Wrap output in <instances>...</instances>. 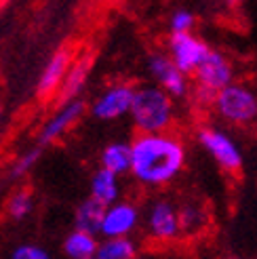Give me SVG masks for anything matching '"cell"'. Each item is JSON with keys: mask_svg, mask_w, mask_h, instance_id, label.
<instances>
[{"mask_svg": "<svg viewBox=\"0 0 257 259\" xmlns=\"http://www.w3.org/2000/svg\"><path fill=\"white\" fill-rule=\"evenodd\" d=\"M131 175L146 188H164L184 173L188 152L184 141L171 133L137 135L131 141Z\"/></svg>", "mask_w": 257, "mask_h": 259, "instance_id": "6da1fadb", "label": "cell"}, {"mask_svg": "<svg viewBox=\"0 0 257 259\" xmlns=\"http://www.w3.org/2000/svg\"><path fill=\"white\" fill-rule=\"evenodd\" d=\"M175 99L164 93L156 84H139L135 87V97L131 106V122L139 135L169 133L175 124Z\"/></svg>", "mask_w": 257, "mask_h": 259, "instance_id": "7a4b0ae2", "label": "cell"}, {"mask_svg": "<svg viewBox=\"0 0 257 259\" xmlns=\"http://www.w3.org/2000/svg\"><path fill=\"white\" fill-rule=\"evenodd\" d=\"M213 110L220 118L234 126H249L257 122V93L242 82H232L215 97Z\"/></svg>", "mask_w": 257, "mask_h": 259, "instance_id": "3957f363", "label": "cell"}, {"mask_svg": "<svg viewBox=\"0 0 257 259\" xmlns=\"http://www.w3.org/2000/svg\"><path fill=\"white\" fill-rule=\"evenodd\" d=\"M196 141L222 171H226L230 175H238L242 171L245 156H242L240 146L228 131H224L220 126L202 124L196 131Z\"/></svg>", "mask_w": 257, "mask_h": 259, "instance_id": "277c9868", "label": "cell"}, {"mask_svg": "<svg viewBox=\"0 0 257 259\" xmlns=\"http://www.w3.org/2000/svg\"><path fill=\"white\" fill-rule=\"evenodd\" d=\"M146 70L152 78V84L160 87L173 99H186L192 93L190 76H186L175 66L166 51H152L146 59Z\"/></svg>", "mask_w": 257, "mask_h": 259, "instance_id": "5b68a950", "label": "cell"}, {"mask_svg": "<svg viewBox=\"0 0 257 259\" xmlns=\"http://www.w3.org/2000/svg\"><path fill=\"white\" fill-rule=\"evenodd\" d=\"M133 97H135V87L131 82L116 80V82L108 84L93 99V103L89 106V114L99 122L118 120V118H122V116L131 114Z\"/></svg>", "mask_w": 257, "mask_h": 259, "instance_id": "8992f818", "label": "cell"}, {"mask_svg": "<svg viewBox=\"0 0 257 259\" xmlns=\"http://www.w3.org/2000/svg\"><path fill=\"white\" fill-rule=\"evenodd\" d=\"M146 234L154 242H173L182 236L177 204L169 198H154L144 213Z\"/></svg>", "mask_w": 257, "mask_h": 259, "instance_id": "52a82bcc", "label": "cell"}, {"mask_svg": "<svg viewBox=\"0 0 257 259\" xmlns=\"http://www.w3.org/2000/svg\"><path fill=\"white\" fill-rule=\"evenodd\" d=\"M209 42H204L200 36L194 32L190 34H171L166 40V53H169L171 61L182 70L186 76H194L198 66L209 55Z\"/></svg>", "mask_w": 257, "mask_h": 259, "instance_id": "ba28073f", "label": "cell"}, {"mask_svg": "<svg viewBox=\"0 0 257 259\" xmlns=\"http://www.w3.org/2000/svg\"><path fill=\"white\" fill-rule=\"evenodd\" d=\"M192 78H194V87L207 89L217 95L222 89L234 82V63L226 57V53L211 49Z\"/></svg>", "mask_w": 257, "mask_h": 259, "instance_id": "9c48e42d", "label": "cell"}, {"mask_svg": "<svg viewBox=\"0 0 257 259\" xmlns=\"http://www.w3.org/2000/svg\"><path fill=\"white\" fill-rule=\"evenodd\" d=\"M74 51L70 47H61L57 49L53 55L49 57V61L45 63V68L40 72L36 80V97L38 99H55L59 89L66 80V74L70 72L72 63H74Z\"/></svg>", "mask_w": 257, "mask_h": 259, "instance_id": "30bf717a", "label": "cell"}, {"mask_svg": "<svg viewBox=\"0 0 257 259\" xmlns=\"http://www.w3.org/2000/svg\"><path fill=\"white\" fill-rule=\"evenodd\" d=\"M139 206L131 200H118L106 209L104 224H101V238H131L133 232L141 226Z\"/></svg>", "mask_w": 257, "mask_h": 259, "instance_id": "8fae6325", "label": "cell"}, {"mask_svg": "<svg viewBox=\"0 0 257 259\" xmlns=\"http://www.w3.org/2000/svg\"><path fill=\"white\" fill-rule=\"evenodd\" d=\"M84 112H87V101H84L82 97H80V99H74V101H70V103H63V106H59L57 112L40 126V131H38V137H36V146L47 148V146H51V144H55V141H59L76 122L82 118Z\"/></svg>", "mask_w": 257, "mask_h": 259, "instance_id": "7c38bea8", "label": "cell"}, {"mask_svg": "<svg viewBox=\"0 0 257 259\" xmlns=\"http://www.w3.org/2000/svg\"><path fill=\"white\" fill-rule=\"evenodd\" d=\"M93 63H95V57L91 53H82V55H78L74 59L70 72L66 74V80H63L59 93L55 97L57 106L70 103L74 99H80V93L87 89V82H89V78H91Z\"/></svg>", "mask_w": 257, "mask_h": 259, "instance_id": "4fadbf2b", "label": "cell"}, {"mask_svg": "<svg viewBox=\"0 0 257 259\" xmlns=\"http://www.w3.org/2000/svg\"><path fill=\"white\" fill-rule=\"evenodd\" d=\"M133 152L128 141H110L99 152V166L114 175H131Z\"/></svg>", "mask_w": 257, "mask_h": 259, "instance_id": "5bb4252c", "label": "cell"}, {"mask_svg": "<svg viewBox=\"0 0 257 259\" xmlns=\"http://www.w3.org/2000/svg\"><path fill=\"white\" fill-rule=\"evenodd\" d=\"M120 177L97 166L91 175V181H89V196L104 206H112L120 200Z\"/></svg>", "mask_w": 257, "mask_h": 259, "instance_id": "9a60e30c", "label": "cell"}, {"mask_svg": "<svg viewBox=\"0 0 257 259\" xmlns=\"http://www.w3.org/2000/svg\"><path fill=\"white\" fill-rule=\"evenodd\" d=\"M106 209L101 202L93 200L91 196L84 198L74 211V230H80V232H89L93 236L101 234V224H104V215Z\"/></svg>", "mask_w": 257, "mask_h": 259, "instance_id": "2e32d148", "label": "cell"}, {"mask_svg": "<svg viewBox=\"0 0 257 259\" xmlns=\"http://www.w3.org/2000/svg\"><path fill=\"white\" fill-rule=\"evenodd\" d=\"M97 247H99V236L72 228L66 234V238H63L61 251L68 259H93Z\"/></svg>", "mask_w": 257, "mask_h": 259, "instance_id": "e0dca14e", "label": "cell"}, {"mask_svg": "<svg viewBox=\"0 0 257 259\" xmlns=\"http://www.w3.org/2000/svg\"><path fill=\"white\" fill-rule=\"evenodd\" d=\"M177 213H179V228H182V236H194L198 232L204 230L209 217L207 209L194 200H186L182 204H177Z\"/></svg>", "mask_w": 257, "mask_h": 259, "instance_id": "ac0fdd59", "label": "cell"}, {"mask_svg": "<svg viewBox=\"0 0 257 259\" xmlns=\"http://www.w3.org/2000/svg\"><path fill=\"white\" fill-rule=\"evenodd\" d=\"M34 206H36V198H34V190L28 186H21L9 196L7 200V217L13 219V222H23L34 213Z\"/></svg>", "mask_w": 257, "mask_h": 259, "instance_id": "d6986e66", "label": "cell"}, {"mask_svg": "<svg viewBox=\"0 0 257 259\" xmlns=\"http://www.w3.org/2000/svg\"><path fill=\"white\" fill-rule=\"evenodd\" d=\"M139 255V247L133 238H101L95 259H133Z\"/></svg>", "mask_w": 257, "mask_h": 259, "instance_id": "ffe728a7", "label": "cell"}, {"mask_svg": "<svg viewBox=\"0 0 257 259\" xmlns=\"http://www.w3.org/2000/svg\"><path fill=\"white\" fill-rule=\"evenodd\" d=\"M42 150L45 148L34 144L30 150H25L23 154H19V156L15 158V162L11 164V169H9V179L11 181H19V179H23L28 173H32L36 162L40 160V156H42Z\"/></svg>", "mask_w": 257, "mask_h": 259, "instance_id": "44dd1931", "label": "cell"}, {"mask_svg": "<svg viewBox=\"0 0 257 259\" xmlns=\"http://www.w3.org/2000/svg\"><path fill=\"white\" fill-rule=\"evenodd\" d=\"M196 28V15L190 9H175L169 17L171 34H190Z\"/></svg>", "mask_w": 257, "mask_h": 259, "instance_id": "7402d4cb", "label": "cell"}, {"mask_svg": "<svg viewBox=\"0 0 257 259\" xmlns=\"http://www.w3.org/2000/svg\"><path fill=\"white\" fill-rule=\"evenodd\" d=\"M9 259H53L51 253L42 247V244L36 242H21L15 249L11 251Z\"/></svg>", "mask_w": 257, "mask_h": 259, "instance_id": "603a6c76", "label": "cell"}, {"mask_svg": "<svg viewBox=\"0 0 257 259\" xmlns=\"http://www.w3.org/2000/svg\"><path fill=\"white\" fill-rule=\"evenodd\" d=\"M232 5H240V3H245V0H230Z\"/></svg>", "mask_w": 257, "mask_h": 259, "instance_id": "cb8c5ba5", "label": "cell"}, {"mask_svg": "<svg viewBox=\"0 0 257 259\" xmlns=\"http://www.w3.org/2000/svg\"><path fill=\"white\" fill-rule=\"evenodd\" d=\"M133 259H150V257H146V255H137V257H133Z\"/></svg>", "mask_w": 257, "mask_h": 259, "instance_id": "d4e9b609", "label": "cell"}, {"mask_svg": "<svg viewBox=\"0 0 257 259\" xmlns=\"http://www.w3.org/2000/svg\"><path fill=\"white\" fill-rule=\"evenodd\" d=\"M0 120H3V106H0Z\"/></svg>", "mask_w": 257, "mask_h": 259, "instance_id": "484cf974", "label": "cell"}, {"mask_svg": "<svg viewBox=\"0 0 257 259\" xmlns=\"http://www.w3.org/2000/svg\"><path fill=\"white\" fill-rule=\"evenodd\" d=\"M228 259H238V257H228Z\"/></svg>", "mask_w": 257, "mask_h": 259, "instance_id": "4316f807", "label": "cell"}, {"mask_svg": "<svg viewBox=\"0 0 257 259\" xmlns=\"http://www.w3.org/2000/svg\"><path fill=\"white\" fill-rule=\"evenodd\" d=\"M169 259H175V257H169Z\"/></svg>", "mask_w": 257, "mask_h": 259, "instance_id": "83f0119b", "label": "cell"}, {"mask_svg": "<svg viewBox=\"0 0 257 259\" xmlns=\"http://www.w3.org/2000/svg\"><path fill=\"white\" fill-rule=\"evenodd\" d=\"M93 259H95V257H93Z\"/></svg>", "mask_w": 257, "mask_h": 259, "instance_id": "f1b7e54d", "label": "cell"}]
</instances>
